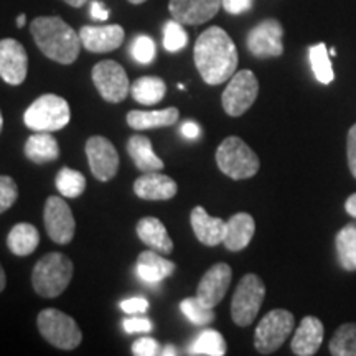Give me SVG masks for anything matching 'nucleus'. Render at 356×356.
I'll return each mask as SVG.
<instances>
[{"label":"nucleus","instance_id":"nucleus-1","mask_svg":"<svg viewBox=\"0 0 356 356\" xmlns=\"http://www.w3.org/2000/svg\"><path fill=\"white\" fill-rule=\"evenodd\" d=\"M200 76L210 86H216L236 73L238 50L228 33L220 26H210L197 38L193 50Z\"/></svg>","mask_w":356,"mask_h":356},{"label":"nucleus","instance_id":"nucleus-48","mask_svg":"<svg viewBox=\"0 0 356 356\" xmlns=\"http://www.w3.org/2000/svg\"><path fill=\"white\" fill-rule=\"evenodd\" d=\"M162 355H163V356H167V355H178V351H177L175 348H173L172 345H168V346H165V348H163Z\"/></svg>","mask_w":356,"mask_h":356},{"label":"nucleus","instance_id":"nucleus-15","mask_svg":"<svg viewBox=\"0 0 356 356\" xmlns=\"http://www.w3.org/2000/svg\"><path fill=\"white\" fill-rule=\"evenodd\" d=\"M231 279H233V270L226 262H218L211 266L210 269L204 273L200 280L197 289V299L203 305L215 309L220 302L225 299L226 292H228Z\"/></svg>","mask_w":356,"mask_h":356},{"label":"nucleus","instance_id":"nucleus-38","mask_svg":"<svg viewBox=\"0 0 356 356\" xmlns=\"http://www.w3.org/2000/svg\"><path fill=\"white\" fill-rule=\"evenodd\" d=\"M159 353V343L150 337L139 338V340L134 341L132 345V355L136 356H155Z\"/></svg>","mask_w":356,"mask_h":356},{"label":"nucleus","instance_id":"nucleus-12","mask_svg":"<svg viewBox=\"0 0 356 356\" xmlns=\"http://www.w3.org/2000/svg\"><path fill=\"white\" fill-rule=\"evenodd\" d=\"M43 220L51 241L56 244H70L73 241L76 221H74L70 204L63 198L50 197L44 202Z\"/></svg>","mask_w":356,"mask_h":356},{"label":"nucleus","instance_id":"nucleus-21","mask_svg":"<svg viewBox=\"0 0 356 356\" xmlns=\"http://www.w3.org/2000/svg\"><path fill=\"white\" fill-rule=\"evenodd\" d=\"M256 231V222L249 213H236L226 221V231L222 244L231 252L243 251L249 246Z\"/></svg>","mask_w":356,"mask_h":356},{"label":"nucleus","instance_id":"nucleus-47","mask_svg":"<svg viewBox=\"0 0 356 356\" xmlns=\"http://www.w3.org/2000/svg\"><path fill=\"white\" fill-rule=\"evenodd\" d=\"M6 284H7V277H6V270H3L2 264H0V292L6 289Z\"/></svg>","mask_w":356,"mask_h":356},{"label":"nucleus","instance_id":"nucleus-29","mask_svg":"<svg viewBox=\"0 0 356 356\" xmlns=\"http://www.w3.org/2000/svg\"><path fill=\"white\" fill-rule=\"evenodd\" d=\"M131 95L134 99L144 106L159 104L167 95V84L162 78L142 76L131 84Z\"/></svg>","mask_w":356,"mask_h":356},{"label":"nucleus","instance_id":"nucleus-35","mask_svg":"<svg viewBox=\"0 0 356 356\" xmlns=\"http://www.w3.org/2000/svg\"><path fill=\"white\" fill-rule=\"evenodd\" d=\"M186 43H188V35H186L184 25L175 19L167 22L163 26V47H165V50L177 53L184 50Z\"/></svg>","mask_w":356,"mask_h":356},{"label":"nucleus","instance_id":"nucleus-20","mask_svg":"<svg viewBox=\"0 0 356 356\" xmlns=\"http://www.w3.org/2000/svg\"><path fill=\"white\" fill-rule=\"evenodd\" d=\"M190 222L197 239L204 246H218L222 244L226 231V221L221 218L210 216L203 207L193 208L190 215Z\"/></svg>","mask_w":356,"mask_h":356},{"label":"nucleus","instance_id":"nucleus-26","mask_svg":"<svg viewBox=\"0 0 356 356\" xmlns=\"http://www.w3.org/2000/svg\"><path fill=\"white\" fill-rule=\"evenodd\" d=\"M25 155L33 163L55 162L60 157V145L50 132H35L25 142Z\"/></svg>","mask_w":356,"mask_h":356},{"label":"nucleus","instance_id":"nucleus-13","mask_svg":"<svg viewBox=\"0 0 356 356\" xmlns=\"http://www.w3.org/2000/svg\"><path fill=\"white\" fill-rule=\"evenodd\" d=\"M86 155L91 173L97 180L108 181L119 170V154L113 142L102 136H92L86 142Z\"/></svg>","mask_w":356,"mask_h":356},{"label":"nucleus","instance_id":"nucleus-14","mask_svg":"<svg viewBox=\"0 0 356 356\" xmlns=\"http://www.w3.org/2000/svg\"><path fill=\"white\" fill-rule=\"evenodd\" d=\"M29 71V56L24 44L13 38L0 40V78L10 86L25 81Z\"/></svg>","mask_w":356,"mask_h":356},{"label":"nucleus","instance_id":"nucleus-33","mask_svg":"<svg viewBox=\"0 0 356 356\" xmlns=\"http://www.w3.org/2000/svg\"><path fill=\"white\" fill-rule=\"evenodd\" d=\"M310 55V65L312 70H314L315 78H317L318 83L322 84H330L333 79H335V73H333L330 55H328L327 47L325 43H318L310 47L309 50Z\"/></svg>","mask_w":356,"mask_h":356},{"label":"nucleus","instance_id":"nucleus-17","mask_svg":"<svg viewBox=\"0 0 356 356\" xmlns=\"http://www.w3.org/2000/svg\"><path fill=\"white\" fill-rule=\"evenodd\" d=\"M78 33L83 47L91 53H109L118 50L126 38L121 25H86Z\"/></svg>","mask_w":356,"mask_h":356},{"label":"nucleus","instance_id":"nucleus-30","mask_svg":"<svg viewBox=\"0 0 356 356\" xmlns=\"http://www.w3.org/2000/svg\"><path fill=\"white\" fill-rule=\"evenodd\" d=\"M190 355L193 356H222L226 355L225 337L216 330H204L197 337L190 346Z\"/></svg>","mask_w":356,"mask_h":356},{"label":"nucleus","instance_id":"nucleus-52","mask_svg":"<svg viewBox=\"0 0 356 356\" xmlns=\"http://www.w3.org/2000/svg\"><path fill=\"white\" fill-rule=\"evenodd\" d=\"M337 55V50H335V48H332V50H330V56H335Z\"/></svg>","mask_w":356,"mask_h":356},{"label":"nucleus","instance_id":"nucleus-3","mask_svg":"<svg viewBox=\"0 0 356 356\" xmlns=\"http://www.w3.org/2000/svg\"><path fill=\"white\" fill-rule=\"evenodd\" d=\"M73 262L61 252H48L35 264L32 270V286L44 299L61 296L73 279Z\"/></svg>","mask_w":356,"mask_h":356},{"label":"nucleus","instance_id":"nucleus-10","mask_svg":"<svg viewBox=\"0 0 356 356\" xmlns=\"http://www.w3.org/2000/svg\"><path fill=\"white\" fill-rule=\"evenodd\" d=\"M92 83L102 99L108 102H121L131 91L126 70L113 60H104L95 65L91 71Z\"/></svg>","mask_w":356,"mask_h":356},{"label":"nucleus","instance_id":"nucleus-39","mask_svg":"<svg viewBox=\"0 0 356 356\" xmlns=\"http://www.w3.org/2000/svg\"><path fill=\"white\" fill-rule=\"evenodd\" d=\"M124 330L127 333H150L154 325L149 318L139 317V315H132L131 318L124 320Z\"/></svg>","mask_w":356,"mask_h":356},{"label":"nucleus","instance_id":"nucleus-49","mask_svg":"<svg viewBox=\"0 0 356 356\" xmlns=\"http://www.w3.org/2000/svg\"><path fill=\"white\" fill-rule=\"evenodd\" d=\"M25 20H26V17L24 15V13H22V15L17 17V26H19V29H22V26L25 25Z\"/></svg>","mask_w":356,"mask_h":356},{"label":"nucleus","instance_id":"nucleus-27","mask_svg":"<svg viewBox=\"0 0 356 356\" xmlns=\"http://www.w3.org/2000/svg\"><path fill=\"white\" fill-rule=\"evenodd\" d=\"M40 234L38 229L30 222H19L10 229L7 236V246L12 254L25 257L33 254L35 249L38 248Z\"/></svg>","mask_w":356,"mask_h":356},{"label":"nucleus","instance_id":"nucleus-36","mask_svg":"<svg viewBox=\"0 0 356 356\" xmlns=\"http://www.w3.org/2000/svg\"><path fill=\"white\" fill-rule=\"evenodd\" d=\"M155 53H157V48H155V42L147 35H139V37L134 38L131 44V55L137 63L140 65H149L155 60Z\"/></svg>","mask_w":356,"mask_h":356},{"label":"nucleus","instance_id":"nucleus-28","mask_svg":"<svg viewBox=\"0 0 356 356\" xmlns=\"http://www.w3.org/2000/svg\"><path fill=\"white\" fill-rule=\"evenodd\" d=\"M335 249L338 264L348 273L356 270V221L348 222L337 233Z\"/></svg>","mask_w":356,"mask_h":356},{"label":"nucleus","instance_id":"nucleus-41","mask_svg":"<svg viewBox=\"0 0 356 356\" xmlns=\"http://www.w3.org/2000/svg\"><path fill=\"white\" fill-rule=\"evenodd\" d=\"M346 157H348L351 175L356 178V124L350 127L348 137H346Z\"/></svg>","mask_w":356,"mask_h":356},{"label":"nucleus","instance_id":"nucleus-46","mask_svg":"<svg viewBox=\"0 0 356 356\" xmlns=\"http://www.w3.org/2000/svg\"><path fill=\"white\" fill-rule=\"evenodd\" d=\"M65 3H68L70 7H74V8H79V7H83L84 3L88 2V0H63Z\"/></svg>","mask_w":356,"mask_h":356},{"label":"nucleus","instance_id":"nucleus-43","mask_svg":"<svg viewBox=\"0 0 356 356\" xmlns=\"http://www.w3.org/2000/svg\"><path fill=\"white\" fill-rule=\"evenodd\" d=\"M89 13H91L92 20L104 22L109 19V10L104 7V3L99 2V0H92L91 8H89Z\"/></svg>","mask_w":356,"mask_h":356},{"label":"nucleus","instance_id":"nucleus-45","mask_svg":"<svg viewBox=\"0 0 356 356\" xmlns=\"http://www.w3.org/2000/svg\"><path fill=\"white\" fill-rule=\"evenodd\" d=\"M345 210H346V213H348L351 218H355V220H356V193L350 195V197L346 198Z\"/></svg>","mask_w":356,"mask_h":356},{"label":"nucleus","instance_id":"nucleus-32","mask_svg":"<svg viewBox=\"0 0 356 356\" xmlns=\"http://www.w3.org/2000/svg\"><path fill=\"white\" fill-rule=\"evenodd\" d=\"M56 188L65 198H78L86 190V178L73 168H61L56 175Z\"/></svg>","mask_w":356,"mask_h":356},{"label":"nucleus","instance_id":"nucleus-19","mask_svg":"<svg viewBox=\"0 0 356 356\" xmlns=\"http://www.w3.org/2000/svg\"><path fill=\"white\" fill-rule=\"evenodd\" d=\"M323 323L317 317L302 318L299 327L292 337V353L297 356H312L320 350L323 341Z\"/></svg>","mask_w":356,"mask_h":356},{"label":"nucleus","instance_id":"nucleus-42","mask_svg":"<svg viewBox=\"0 0 356 356\" xmlns=\"http://www.w3.org/2000/svg\"><path fill=\"white\" fill-rule=\"evenodd\" d=\"M221 6L231 15H239L251 8L252 0H221Z\"/></svg>","mask_w":356,"mask_h":356},{"label":"nucleus","instance_id":"nucleus-34","mask_svg":"<svg viewBox=\"0 0 356 356\" xmlns=\"http://www.w3.org/2000/svg\"><path fill=\"white\" fill-rule=\"evenodd\" d=\"M180 310L193 325H208L215 320V312L210 307L203 305L197 299V296L181 300Z\"/></svg>","mask_w":356,"mask_h":356},{"label":"nucleus","instance_id":"nucleus-37","mask_svg":"<svg viewBox=\"0 0 356 356\" xmlns=\"http://www.w3.org/2000/svg\"><path fill=\"white\" fill-rule=\"evenodd\" d=\"M19 198V186L8 175H0V215L10 210Z\"/></svg>","mask_w":356,"mask_h":356},{"label":"nucleus","instance_id":"nucleus-51","mask_svg":"<svg viewBox=\"0 0 356 356\" xmlns=\"http://www.w3.org/2000/svg\"><path fill=\"white\" fill-rule=\"evenodd\" d=\"M2 129H3V118H2V113H0V134H2Z\"/></svg>","mask_w":356,"mask_h":356},{"label":"nucleus","instance_id":"nucleus-11","mask_svg":"<svg viewBox=\"0 0 356 356\" xmlns=\"http://www.w3.org/2000/svg\"><path fill=\"white\" fill-rule=\"evenodd\" d=\"M284 26L279 20L267 19L252 26L246 37L249 53L256 58H277L284 53Z\"/></svg>","mask_w":356,"mask_h":356},{"label":"nucleus","instance_id":"nucleus-2","mask_svg":"<svg viewBox=\"0 0 356 356\" xmlns=\"http://www.w3.org/2000/svg\"><path fill=\"white\" fill-rule=\"evenodd\" d=\"M30 32L40 51L61 65H71L79 56L83 43L79 33L60 17H37L30 24Z\"/></svg>","mask_w":356,"mask_h":356},{"label":"nucleus","instance_id":"nucleus-4","mask_svg":"<svg viewBox=\"0 0 356 356\" xmlns=\"http://www.w3.org/2000/svg\"><path fill=\"white\" fill-rule=\"evenodd\" d=\"M216 165L233 180H246L259 172L261 162L246 142L236 136H229L218 145Z\"/></svg>","mask_w":356,"mask_h":356},{"label":"nucleus","instance_id":"nucleus-5","mask_svg":"<svg viewBox=\"0 0 356 356\" xmlns=\"http://www.w3.org/2000/svg\"><path fill=\"white\" fill-rule=\"evenodd\" d=\"M70 104L61 96L43 95L24 114V122L33 132H55L68 126Z\"/></svg>","mask_w":356,"mask_h":356},{"label":"nucleus","instance_id":"nucleus-40","mask_svg":"<svg viewBox=\"0 0 356 356\" xmlns=\"http://www.w3.org/2000/svg\"><path fill=\"white\" fill-rule=\"evenodd\" d=\"M119 307L127 315H140L149 310V300L144 299V297H132V299L122 300Z\"/></svg>","mask_w":356,"mask_h":356},{"label":"nucleus","instance_id":"nucleus-16","mask_svg":"<svg viewBox=\"0 0 356 356\" xmlns=\"http://www.w3.org/2000/svg\"><path fill=\"white\" fill-rule=\"evenodd\" d=\"M221 0H170L168 10L181 25H202L220 12Z\"/></svg>","mask_w":356,"mask_h":356},{"label":"nucleus","instance_id":"nucleus-9","mask_svg":"<svg viewBox=\"0 0 356 356\" xmlns=\"http://www.w3.org/2000/svg\"><path fill=\"white\" fill-rule=\"evenodd\" d=\"M257 95H259V81L256 74L251 70L236 71L221 95L222 109L231 118H239L254 104Z\"/></svg>","mask_w":356,"mask_h":356},{"label":"nucleus","instance_id":"nucleus-25","mask_svg":"<svg viewBox=\"0 0 356 356\" xmlns=\"http://www.w3.org/2000/svg\"><path fill=\"white\" fill-rule=\"evenodd\" d=\"M127 152L131 155L134 165L140 172H160L163 167V162L154 152L152 142L145 136H132L127 142Z\"/></svg>","mask_w":356,"mask_h":356},{"label":"nucleus","instance_id":"nucleus-31","mask_svg":"<svg viewBox=\"0 0 356 356\" xmlns=\"http://www.w3.org/2000/svg\"><path fill=\"white\" fill-rule=\"evenodd\" d=\"M333 356H356V323H343L333 333L330 345Z\"/></svg>","mask_w":356,"mask_h":356},{"label":"nucleus","instance_id":"nucleus-18","mask_svg":"<svg viewBox=\"0 0 356 356\" xmlns=\"http://www.w3.org/2000/svg\"><path fill=\"white\" fill-rule=\"evenodd\" d=\"M136 195L147 202H167L178 191L177 181L160 172H147L134 181Z\"/></svg>","mask_w":356,"mask_h":356},{"label":"nucleus","instance_id":"nucleus-8","mask_svg":"<svg viewBox=\"0 0 356 356\" xmlns=\"http://www.w3.org/2000/svg\"><path fill=\"white\" fill-rule=\"evenodd\" d=\"M296 318L286 309H275L266 314L254 332V346L261 355L277 351L291 337Z\"/></svg>","mask_w":356,"mask_h":356},{"label":"nucleus","instance_id":"nucleus-44","mask_svg":"<svg viewBox=\"0 0 356 356\" xmlns=\"http://www.w3.org/2000/svg\"><path fill=\"white\" fill-rule=\"evenodd\" d=\"M181 136L185 137V139H197V137L200 136V127L197 122H191V121H186L184 126H181Z\"/></svg>","mask_w":356,"mask_h":356},{"label":"nucleus","instance_id":"nucleus-6","mask_svg":"<svg viewBox=\"0 0 356 356\" xmlns=\"http://www.w3.org/2000/svg\"><path fill=\"white\" fill-rule=\"evenodd\" d=\"M38 332L48 343L60 350H74L83 340V333L78 323L65 312L44 309L37 318Z\"/></svg>","mask_w":356,"mask_h":356},{"label":"nucleus","instance_id":"nucleus-23","mask_svg":"<svg viewBox=\"0 0 356 356\" xmlns=\"http://www.w3.org/2000/svg\"><path fill=\"white\" fill-rule=\"evenodd\" d=\"M137 236L140 241L160 254H170L173 251V241L168 236V231L159 218L147 216L137 222Z\"/></svg>","mask_w":356,"mask_h":356},{"label":"nucleus","instance_id":"nucleus-24","mask_svg":"<svg viewBox=\"0 0 356 356\" xmlns=\"http://www.w3.org/2000/svg\"><path fill=\"white\" fill-rule=\"evenodd\" d=\"M180 113L177 108H167L160 111H131L126 121L129 127L136 131H147V129L168 127L178 122Z\"/></svg>","mask_w":356,"mask_h":356},{"label":"nucleus","instance_id":"nucleus-22","mask_svg":"<svg viewBox=\"0 0 356 356\" xmlns=\"http://www.w3.org/2000/svg\"><path fill=\"white\" fill-rule=\"evenodd\" d=\"M175 269L177 266L172 261L162 257L160 252L154 249L140 252L139 259H137V275L145 284H160L162 280L170 277Z\"/></svg>","mask_w":356,"mask_h":356},{"label":"nucleus","instance_id":"nucleus-50","mask_svg":"<svg viewBox=\"0 0 356 356\" xmlns=\"http://www.w3.org/2000/svg\"><path fill=\"white\" fill-rule=\"evenodd\" d=\"M129 2L134 3V6H139V3H144L147 0H129Z\"/></svg>","mask_w":356,"mask_h":356},{"label":"nucleus","instance_id":"nucleus-7","mask_svg":"<svg viewBox=\"0 0 356 356\" xmlns=\"http://www.w3.org/2000/svg\"><path fill=\"white\" fill-rule=\"evenodd\" d=\"M266 297V286L256 274H246L236 286L231 300V318L238 327H249L259 314Z\"/></svg>","mask_w":356,"mask_h":356}]
</instances>
